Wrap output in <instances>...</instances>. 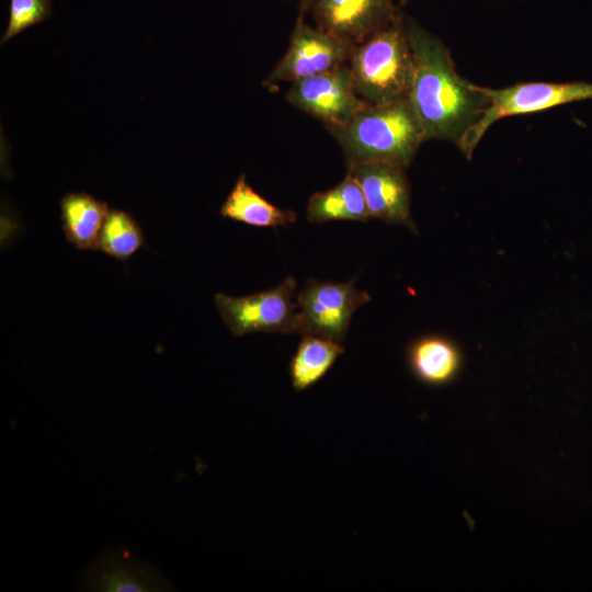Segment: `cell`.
Segmentation results:
<instances>
[{"label":"cell","mask_w":592,"mask_h":592,"mask_svg":"<svg viewBox=\"0 0 592 592\" xmlns=\"http://www.w3.org/2000/svg\"><path fill=\"white\" fill-rule=\"evenodd\" d=\"M354 47L317 26H309L303 16H298L284 56L263 84L292 83L337 69L349 62Z\"/></svg>","instance_id":"cell-7"},{"label":"cell","mask_w":592,"mask_h":592,"mask_svg":"<svg viewBox=\"0 0 592 592\" xmlns=\"http://www.w3.org/2000/svg\"><path fill=\"white\" fill-rule=\"evenodd\" d=\"M296 280L287 276L277 286L255 294L231 297L216 294L217 310L235 337L249 333H297Z\"/></svg>","instance_id":"cell-5"},{"label":"cell","mask_w":592,"mask_h":592,"mask_svg":"<svg viewBox=\"0 0 592 592\" xmlns=\"http://www.w3.org/2000/svg\"><path fill=\"white\" fill-rule=\"evenodd\" d=\"M52 12L50 0H11L9 23L1 45L30 26L43 22Z\"/></svg>","instance_id":"cell-18"},{"label":"cell","mask_w":592,"mask_h":592,"mask_svg":"<svg viewBox=\"0 0 592 592\" xmlns=\"http://www.w3.org/2000/svg\"><path fill=\"white\" fill-rule=\"evenodd\" d=\"M408 0H400V4L403 5L407 3Z\"/></svg>","instance_id":"cell-20"},{"label":"cell","mask_w":592,"mask_h":592,"mask_svg":"<svg viewBox=\"0 0 592 592\" xmlns=\"http://www.w3.org/2000/svg\"><path fill=\"white\" fill-rule=\"evenodd\" d=\"M220 214L253 227L287 226L296 220V213L277 207L257 193L247 182L244 173L236 181L220 207Z\"/></svg>","instance_id":"cell-15"},{"label":"cell","mask_w":592,"mask_h":592,"mask_svg":"<svg viewBox=\"0 0 592 592\" xmlns=\"http://www.w3.org/2000/svg\"><path fill=\"white\" fill-rule=\"evenodd\" d=\"M286 99L326 128L345 125L368 104L354 90L349 64L292 82Z\"/></svg>","instance_id":"cell-8"},{"label":"cell","mask_w":592,"mask_h":592,"mask_svg":"<svg viewBox=\"0 0 592 592\" xmlns=\"http://www.w3.org/2000/svg\"><path fill=\"white\" fill-rule=\"evenodd\" d=\"M144 244V234L134 217L124 210L111 209L101 230L99 249L125 261Z\"/></svg>","instance_id":"cell-17"},{"label":"cell","mask_w":592,"mask_h":592,"mask_svg":"<svg viewBox=\"0 0 592 592\" xmlns=\"http://www.w3.org/2000/svg\"><path fill=\"white\" fill-rule=\"evenodd\" d=\"M310 10L318 29L354 46L401 15L391 0H316Z\"/></svg>","instance_id":"cell-10"},{"label":"cell","mask_w":592,"mask_h":592,"mask_svg":"<svg viewBox=\"0 0 592 592\" xmlns=\"http://www.w3.org/2000/svg\"><path fill=\"white\" fill-rule=\"evenodd\" d=\"M407 363L418 380L430 386H441L449 383L457 374L460 354L447 339L425 335L410 343Z\"/></svg>","instance_id":"cell-12"},{"label":"cell","mask_w":592,"mask_h":592,"mask_svg":"<svg viewBox=\"0 0 592 592\" xmlns=\"http://www.w3.org/2000/svg\"><path fill=\"white\" fill-rule=\"evenodd\" d=\"M480 89L489 105L457 143L467 159L471 158L486 132L503 117L592 99V83L588 82H522L500 89L480 86Z\"/></svg>","instance_id":"cell-4"},{"label":"cell","mask_w":592,"mask_h":592,"mask_svg":"<svg viewBox=\"0 0 592 592\" xmlns=\"http://www.w3.org/2000/svg\"><path fill=\"white\" fill-rule=\"evenodd\" d=\"M348 173L358 183L372 218L403 225L417 232L410 214V186L405 168L368 162L349 166Z\"/></svg>","instance_id":"cell-11"},{"label":"cell","mask_w":592,"mask_h":592,"mask_svg":"<svg viewBox=\"0 0 592 592\" xmlns=\"http://www.w3.org/2000/svg\"><path fill=\"white\" fill-rule=\"evenodd\" d=\"M341 146L349 166L385 162L407 168L425 141L408 98L367 104L349 123L327 128Z\"/></svg>","instance_id":"cell-2"},{"label":"cell","mask_w":592,"mask_h":592,"mask_svg":"<svg viewBox=\"0 0 592 592\" xmlns=\"http://www.w3.org/2000/svg\"><path fill=\"white\" fill-rule=\"evenodd\" d=\"M306 217L314 224L334 220L367 221L372 218L358 183L349 173L335 186L316 192L309 197Z\"/></svg>","instance_id":"cell-14"},{"label":"cell","mask_w":592,"mask_h":592,"mask_svg":"<svg viewBox=\"0 0 592 592\" xmlns=\"http://www.w3.org/2000/svg\"><path fill=\"white\" fill-rule=\"evenodd\" d=\"M340 342L314 334H304L289 360L288 373L296 391L316 385L343 354Z\"/></svg>","instance_id":"cell-16"},{"label":"cell","mask_w":592,"mask_h":592,"mask_svg":"<svg viewBox=\"0 0 592 592\" xmlns=\"http://www.w3.org/2000/svg\"><path fill=\"white\" fill-rule=\"evenodd\" d=\"M356 94L366 103L380 105L408 98L413 56L406 18L401 14L387 27L356 45L349 60Z\"/></svg>","instance_id":"cell-3"},{"label":"cell","mask_w":592,"mask_h":592,"mask_svg":"<svg viewBox=\"0 0 592 592\" xmlns=\"http://www.w3.org/2000/svg\"><path fill=\"white\" fill-rule=\"evenodd\" d=\"M413 56L408 101L428 139L456 145L489 105L480 86L456 71L449 49L415 21L406 18Z\"/></svg>","instance_id":"cell-1"},{"label":"cell","mask_w":592,"mask_h":592,"mask_svg":"<svg viewBox=\"0 0 592 592\" xmlns=\"http://www.w3.org/2000/svg\"><path fill=\"white\" fill-rule=\"evenodd\" d=\"M300 2V13H299V16H303L305 15L306 12H308L312 4L316 2V0H299Z\"/></svg>","instance_id":"cell-19"},{"label":"cell","mask_w":592,"mask_h":592,"mask_svg":"<svg viewBox=\"0 0 592 592\" xmlns=\"http://www.w3.org/2000/svg\"><path fill=\"white\" fill-rule=\"evenodd\" d=\"M371 300L355 286V278L331 282L309 278L296 294L297 333L343 342L354 312Z\"/></svg>","instance_id":"cell-6"},{"label":"cell","mask_w":592,"mask_h":592,"mask_svg":"<svg viewBox=\"0 0 592 592\" xmlns=\"http://www.w3.org/2000/svg\"><path fill=\"white\" fill-rule=\"evenodd\" d=\"M62 229L66 239L80 250L99 249V239L110 213L105 202L79 192L68 193L60 202Z\"/></svg>","instance_id":"cell-13"},{"label":"cell","mask_w":592,"mask_h":592,"mask_svg":"<svg viewBox=\"0 0 592 592\" xmlns=\"http://www.w3.org/2000/svg\"><path fill=\"white\" fill-rule=\"evenodd\" d=\"M80 587L92 592H166L172 583L152 563L126 548H109L82 572Z\"/></svg>","instance_id":"cell-9"}]
</instances>
